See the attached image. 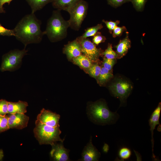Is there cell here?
<instances>
[{
	"label": "cell",
	"instance_id": "14",
	"mask_svg": "<svg viewBox=\"0 0 161 161\" xmlns=\"http://www.w3.org/2000/svg\"><path fill=\"white\" fill-rule=\"evenodd\" d=\"M161 109V103H160L157 107L152 113L149 120H148L149 125L150 127V130L151 133V142L152 144V155L154 158L156 159V156L153 153V148L154 145V140L153 138V132L155 129L156 126L160 124L159 122V118L160 116V113Z\"/></svg>",
	"mask_w": 161,
	"mask_h": 161
},
{
	"label": "cell",
	"instance_id": "11",
	"mask_svg": "<svg viewBox=\"0 0 161 161\" xmlns=\"http://www.w3.org/2000/svg\"><path fill=\"white\" fill-rule=\"evenodd\" d=\"M63 143L57 142L51 145L52 149L50 152V155L54 161H68L70 160L69 150L64 146Z\"/></svg>",
	"mask_w": 161,
	"mask_h": 161
},
{
	"label": "cell",
	"instance_id": "15",
	"mask_svg": "<svg viewBox=\"0 0 161 161\" xmlns=\"http://www.w3.org/2000/svg\"><path fill=\"white\" fill-rule=\"evenodd\" d=\"M126 34L125 37L120 40L118 44L115 46L116 52L119 56V58L125 55L131 47V41L129 37L128 33L127 32Z\"/></svg>",
	"mask_w": 161,
	"mask_h": 161
},
{
	"label": "cell",
	"instance_id": "16",
	"mask_svg": "<svg viewBox=\"0 0 161 161\" xmlns=\"http://www.w3.org/2000/svg\"><path fill=\"white\" fill-rule=\"evenodd\" d=\"M28 103L25 101L19 100L17 102H8V114L16 113L25 114L27 112Z\"/></svg>",
	"mask_w": 161,
	"mask_h": 161
},
{
	"label": "cell",
	"instance_id": "21",
	"mask_svg": "<svg viewBox=\"0 0 161 161\" xmlns=\"http://www.w3.org/2000/svg\"><path fill=\"white\" fill-rule=\"evenodd\" d=\"M103 28L102 24H98L96 25L87 28L83 35L79 37L82 39L87 38L91 36H93L98 31Z\"/></svg>",
	"mask_w": 161,
	"mask_h": 161
},
{
	"label": "cell",
	"instance_id": "4",
	"mask_svg": "<svg viewBox=\"0 0 161 161\" xmlns=\"http://www.w3.org/2000/svg\"><path fill=\"white\" fill-rule=\"evenodd\" d=\"M33 130L35 137L40 145L49 144L51 145L57 142H63L64 140L60 135L61 132L59 127H52L41 123L37 120Z\"/></svg>",
	"mask_w": 161,
	"mask_h": 161
},
{
	"label": "cell",
	"instance_id": "8",
	"mask_svg": "<svg viewBox=\"0 0 161 161\" xmlns=\"http://www.w3.org/2000/svg\"><path fill=\"white\" fill-rule=\"evenodd\" d=\"M109 88L114 96L123 101L129 96L132 86L128 82L119 79L112 83Z\"/></svg>",
	"mask_w": 161,
	"mask_h": 161
},
{
	"label": "cell",
	"instance_id": "1",
	"mask_svg": "<svg viewBox=\"0 0 161 161\" xmlns=\"http://www.w3.org/2000/svg\"><path fill=\"white\" fill-rule=\"evenodd\" d=\"M41 21L34 13L27 15L18 22L13 29L15 36L25 47L29 44L39 43L44 35V32L41 30Z\"/></svg>",
	"mask_w": 161,
	"mask_h": 161
},
{
	"label": "cell",
	"instance_id": "28",
	"mask_svg": "<svg viewBox=\"0 0 161 161\" xmlns=\"http://www.w3.org/2000/svg\"><path fill=\"white\" fill-rule=\"evenodd\" d=\"M8 102L4 99L0 100V115L5 116L8 114Z\"/></svg>",
	"mask_w": 161,
	"mask_h": 161
},
{
	"label": "cell",
	"instance_id": "29",
	"mask_svg": "<svg viewBox=\"0 0 161 161\" xmlns=\"http://www.w3.org/2000/svg\"><path fill=\"white\" fill-rule=\"evenodd\" d=\"M102 21L106 24V27L109 30V33L111 34L112 33L114 29L117 26V25H118L120 22V21L118 20L114 22L111 21H108L103 20Z\"/></svg>",
	"mask_w": 161,
	"mask_h": 161
},
{
	"label": "cell",
	"instance_id": "10",
	"mask_svg": "<svg viewBox=\"0 0 161 161\" xmlns=\"http://www.w3.org/2000/svg\"><path fill=\"white\" fill-rule=\"evenodd\" d=\"M9 129H22L26 127L29 120V117L25 114L16 113L7 115Z\"/></svg>",
	"mask_w": 161,
	"mask_h": 161
},
{
	"label": "cell",
	"instance_id": "26",
	"mask_svg": "<svg viewBox=\"0 0 161 161\" xmlns=\"http://www.w3.org/2000/svg\"><path fill=\"white\" fill-rule=\"evenodd\" d=\"M146 1L147 0H130L134 7L138 11L143 9Z\"/></svg>",
	"mask_w": 161,
	"mask_h": 161
},
{
	"label": "cell",
	"instance_id": "20",
	"mask_svg": "<svg viewBox=\"0 0 161 161\" xmlns=\"http://www.w3.org/2000/svg\"><path fill=\"white\" fill-rule=\"evenodd\" d=\"M113 76L110 71L104 67L101 68L100 73L97 78V81L100 84L106 83Z\"/></svg>",
	"mask_w": 161,
	"mask_h": 161
},
{
	"label": "cell",
	"instance_id": "6",
	"mask_svg": "<svg viewBox=\"0 0 161 161\" xmlns=\"http://www.w3.org/2000/svg\"><path fill=\"white\" fill-rule=\"evenodd\" d=\"M27 51L25 48L21 50L15 49L4 55L2 58L1 71H11L15 70L20 64Z\"/></svg>",
	"mask_w": 161,
	"mask_h": 161
},
{
	"label": "cell",
	"instance_id": "30",
	"mask_svg": "<svg viewBox=\"0 0 161 161\" xmlns=\"http://www.w3.org/2000/svg\"><path fill=\"white\" fill-rule=\"evenodd\" d=\"M115 59H109L104 58L103 62V67L111 71L115 63Z\"/></svg>",
	"mask_w": 161,
	"mask_h": 161
},
{
	"label": "cell",
	"instance_id": "33",
	"mask_svg": "<svg viewBox=\"0 0 161 161\" xmlns=\"http://www.w3.org/2000/svg\"><path fill=\"white\" fill-rule=\"evenodd\" d=\"M107 1L111 6L117 7L126 2L130 1V0H107Z\"/></svg>",
	"mask_w": 161,
	"mask_h": 161
},
{
	"label": "cell",
	"instance_id": "24",
	"mask_svg": "<svg viewBox=\"0 0 161 161\" xmlns=\"http://www.w3.org/2000/svg\"><path fill=\"white\" fill-rule=\"evenodd\" d=\"M101 68L97 64H92L88 69V73L90 76L97 79L99 76Z\"/></svg>",
	"mask_w": 161,
	"mask_h": 161
},
{
	"label": "cell",
	"instance_id": "5",
	"mask_svg": "<svg viewBox=\"0 0 161 161\" xmlns=\"http://www.w3.org/2000/svg\"><path fill=\"white\" fill-rule=\"evenodd\" d=\"M88 8L87 2L80 0L69 10L67 12L70 15L69 27L76 31L79 30L86 16Z\"/></svg>",
	"mask_w": 161,
	"mask_h": 161
},
{
	"label": "cell",
	"instance_id": "32",
	"mask_svg": "<svg viewBox=\"0 0 161 161\" xmlns=\"http://www.w3.org/2000/svg\"><path fill=\"white\" fill-rule=\"evenodd\" d=\"M127 29L125 26L119 27L116 26L112 31V36L114 38L120 36L122 35L123 33L126 31Z\"/></svg>",
	"mask_w": 161,
	"mask_h": 161
},
{
	"label": "cell",
	"instance_id": "2",
	"mask_svg": "<svg viewBox=\"0 0 161 161\" xmlns=\"http://www.w3.org/2000/svg\"><path fill=\"white\" fill-rule=\"evenodd\" d=\"M69 27L68 20H65L62 16L60 10H57L53 11L48 20L44 32L51 42H55L66 37Z\"/></svg>",
	"mask_w": 161,
	"mask_h": 161
},
{
	"label": "cell",
	"instance_id": "27",
	"mask_svg": "<svg viewBox=\"0 0 161 161\" xmlns=\"http://www.w3.org/2000/svg\"><path fill=\"white\" fill-rule=\"evenodd\" d=\"M93 37V43L97 45L104 42L106 40V37L103 35L100 32H97Z\"/></svg>",
	"mask_w": 161,
	"mask_h": 161
},
{
	"label": "cell",
	"instance_id": "18",
	"mask_svg": "<svg viewBox=\"0 0 161 161\" xmlns=\"http://www.w3.org/2000/svg\"><path fill=\"white\" fill-rule=\"evenodd\" d=\"M72 60L74 64L85 69H88L92 64L93 62L88 57L82 54L79 56L73 58Z\"/></svg>",
	"mask_w": 161,
	"mask_h": 161
},
{
	"label": "cell",
	"instance_id": "22",
	"mask_svg": "<svg viewBox=\"0 0 161 161\" xmlns=\"http://www.w3.org/2000/svg\"><path fill=\"white\" fill-rule=\"evenodd\" d=\"M102 55H104L105 58L109 59L119 58V56L117 53L113 50L112 44L109 43L107 48L103 52Z\"/></svg>",
	"mask_w": 161,
	"mask_h": 161
},
{
	"label": "cell",
	"instance_id": "19",
	"mask_svg": "<svg viewBox=\"0 0 161 161\" xmlns=\"http://www.w3.org/2000/svg\"><path fill=\"white\" fill-rule=\"evenodd\" d=\"M53 0H26L30 6L32 13H34L36 11L40 10L47 4L52 2Z\"/></svg>",
	"mask_w": 161,
	"mask_h": 161
},
{
	"label": "cell",
	"instance_id": "9",
	"mask_svg": "<svg viewBox=\"0 0 161 161\" xmlns=\"http://www.w3.org/2000/svg\"><path fill=\"white\" fill-rule=\"evenodd\" d=\"M59 114L43 109L37 116V120L41 123L52 127H60Z\"/></svg>",
	"mask_w": 161,
	"mask_h": 161
},
{
	"label": "cell",
	"instance_id": "7",
	"mask_svg": "<svg viewBox=\"0 0 161 161\" xmlns=\"http://www.w3.org/2000/svg\"><path fill=\"white\" fill-rule=\"evenodd\" d=\"M77 38L80 43L82 53L92 62L97 61L99 57L102 55V50L97 48L96 45L87 38L82 39L78 37Z\"/></svg>",
	"mask_w": 161,
	"mask_h": 161
},
{
	"label": "cell",
	"instance_id": "3",
	"mask_svg": "<svg viewBox=\"0 0 161 161\" xmlns=\"http://www.w3.org/2000/svg\"><path fill=\"white\" fill-rule=\"evenodd\" d=\"M87 114L92 122L102 126L115 124L119 117L118 114L111 111L106 104L101 101L90 105Z\"/></svg>",
	"mask_w": 161,
	"mask_h": 161
},
{
	"label": "cell",
	"instance_id": "12",
	"mask_svg": "<svg viewBox=\"0 0 161 161\" xmlns=\"http://www.w3.org/2000/svg\"><path fill=\"white\" fill-rule=\"evenodd\" d=\"M92 137L89 142L84 147L82 153L81 161H97L100 156V153L93 145Z\"/></svg>",
	"mask_w": 161,
	"mask_h": 161
},
{
	"label": "cell",
	"instance_id": "13",
	"mask_svg": "<svg viewBox=\"0 0 161 161\" xmlns=\"http://www.w3.org/2000/svg\"><path fill=\"white\" fill-rule=\"evenodd\" d=\"M69 60H72L82 54L80 43L76 38L66 45L63 51Z\"/></svg>",
	"mask_w": 161,
	"mask_h": 161
},
{
	"label": "cell",
	"instance_id": "17",
	"mask_svg": "<svg viewBox=\"0 0 161 161\" xmlns=\"http://www.w3.org/2000/svg\"><path fill=\"white\" fill-rule=\"evenodd\" d=\"M80 0H53V7L57 10L68 12L74 5Z\"/></svg>",
	"mask_w": 161,
	"mask_h": 161
},
{
	"label": "cell",
	"instance_id": "25",
	"mask_svg": "<svg viewBox=\"0 0 161 161\" xmlns=\"http://www.w3.org/2000/svg\"><path fill=\"white\" fill-rule=\"evenodd\" d=\"M9 129L7 115H0V132L6 131Z\"/></svg>",
	"mask_w": 161,
	"mask_h": 161
},
{
	"label": "cell",
	"instance_id": "31",
	"mask_svg": "<svg viewBox=\"0 0 161 161\" xmlns=\"http://www.w3.org/2000/svg\"><path fill=\"white\" fill-rule=\"evenodd\" d=\"M0 35L9 36H15V34L13 30L6 28L0 24Z\"/></svg>",
	"mask_w": 161,
	"mask_h": 161
},
{
	"label": "cell",
	"instance_id": "34",
	"mask_svg": "<svg viewBox=\"0 0 161 161\" xmlns=\"http://www.w3.org/2000/svg\"><path fill=\"white\" fill-rule=\"evenodd\" d=\"M13 0H0V13H5V11L3 7L4 5L7 3L9 4Z\"/></svg>",
	"mask_w": 161,
	"mask_h": 161
},
{
	"label": "cell",
	"instance_id": "35",
	"mask_svg": "<svg viewBox=\"0 0 161 161\" xmlns=\"http://www.w3.org/2000/svg\"><path fill=\"white\" fill-rule=\"evenodd\" d=\"M105 146H104L103 149H104V151L105 152H107V151L108 150V146L107 145H105Z\"/></svg>",
	"mask_w": 161,
	"mask_h": 161
},
{
	"label": "cell",
	"instance_id": "23",
	"mask_svg": "<svg viewBox=\"0 0 161 161\" xmlns=\"http://www.w3.org/2000/svg\"><path fill=\"white\" fill-rule=\"evenodd\" d=\"M131 155V151L128 148L123 147L120 148L118 152V155L121 160L129 159Z\"/></svg>",
	"mask_w": 161,
	"mask_h": 161
}]
</instances>
